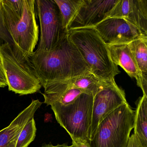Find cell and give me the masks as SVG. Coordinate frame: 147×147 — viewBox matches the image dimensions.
<instances>
[{
    "label": "cell",
    "instance_id": "obj_6",
    "mask_svg": "<svg viewBox=\"0 0 147 147\" xmlns=\"http://www.w3.org/2000/svg\"><path fill=\"white\" fill-rule=\"evenodd\" d=\"M93 99L92 94L84 92L70 105H51L57 121L67 131L71 139L89 141Z\"/></svg>",
    "mask_w": 147,
    "mask_h": 147
},
{
    "label": "cell",
    "instance_id": "obj_8",
    "mask_svg": "<svg viewBox=\"0 0 147 147\" xmlns=\"http://www.w3.org/2000/svg\"><path fill=\"white\" fill-rule=\"evenodd\" d=\"M127 103L124 90L119 87L112 79L94 97L92 122L88 140H92L100 123L117 108Z\"/></svg>",
    "mask_w": 147,
    "mask_h": 147
},
{
    "label": "cell",
    "instance_id": "obj_3",
    "mask_svg": "<svg viewBox=\"0 0 147 147\" xmlns=\"http://www.w3.org/2000/svg\"><path fill=\"white\" fill-rule=\"evenodd\" d=\"M68 38L95 76L107 81L120 74L112 61L108 46L94 27L68 31Z\"/></svg>",
    "mask_w": 147,
    "mask_h": 147
},
{
    "label": "cell",
    "instance_id": "obj_25",
    "mask_svg": "<svg viewBox=\"0 0 147 147\" xmlns=\"http://www.w3.org/2000/svg\"><path fill=\"white\" fill-rule=\"evenodd\" d=\"M7 86V84L0 80V88H4Z\"/></svg>",
    "mask_w": 147,
    "mask_h": 147
},
{
    "label": "cell",
    "instance_id": "obj_13",
    "mask_svg": "<svg viewBox=\"0 0 147 147\" xmlns=\"http://www.w3.org/2000/svg\"><path fill=\"white\" fill-rule=\"evenodd\" d=\"M42 103L39 100H32L28 107L13 119L9 126L0 131V147H16L18 138L26 123L34 117Z\"/></svg>",
    "mask_w": 147,
    "mask_h": 147
},
{
    "label": "cell",
    "instance_id": "obj_4",
    "mask_svg": "<svg viewBox=\"0 0 147 147\" xmlns=\"http://www.w3.org/2000/svg\"><path fill=\"white\" fill-rule=\"evenodd\" d=\"M3 67L9 91L20 95L37 92L42 86L29 58L24 57L12 44L0 45Z\"/></svg>",
    "mask_w": 147,
    "mask_h": 147
},
{
    "label": "cell",
    "instance_id": "obj_15",
    "mask_svg": "<svg viewBox=\"0 0 147 147\" xmlns=\"http://www.w3.org/2000/svg\"><path fill=\"white\" fill-rule=\"evenodd\" d=\"M147 90V36H143L128 44Z\"/></svg>",
    "mask_w": 147,
    "mask_h": 147
},
{
    "label": "cell",
    "instance_id": "obj_22",
    "mask_svg": "<svg viewBox=\"0 0 147 147\" xmlns=\"http://www.w3.org/2000/svg\"><path fill=\"white\" fill-rule=\"evenodd\" d=\"M72 145L74 147H90L88 141H84L79 138H73Z\"/></svg>",
    "mask_w": 147,
    "mask_h": 147
},
{
    "label": "cell",
    "instance_id": "obj_2",
    "mask_svg": "<svg viewBox=\"0 0 147 147\" xmlns=\"http://www.w3.org/2000/svg\"><path fill=\"white\" fill-rule=\"evenodd\" d=\"M35 0H0V13L13 47L26 58L38 40Z\"/></svg>",
    "mask_w": 147,
    "mask_h": 147
},
{
    "label": "cell",
    "instance_id": "obj_23",
    "mask_svg": "<svg viewBox=\"0 0 147 147\" xmlns=\"http://www.w3.org/2000/svg\"><path fill=\"white\" fill-rule=\"evenodd\" d=\"M0 80L7 84L6 78L5 71H4L3 60H2V56H1V50H0Z\"/></svg>",
    "mask_w": 147,
    "mask_h": 147
},
{
    "label": "cell",
    "instance_id": "obj_20",
    "mask_svg": "<svg viewBox=\"0 0 147 147\" xmlns=\"http://www.w3.org/2000/svg\"><path fill=\"white\" fill-rule=\"evenodd\" d=\"M0 40L4 41L5 42H4L9 43L10 44H12L11 38L8 35L3 24L1 13H0Z\"/></svg>",
    "mask_w": 147,
    "mask_h": 147
},
{
    "label": "cell",
    "instance_id": "obj_19",
    "mask_svg": "<svg viewBox=\"0 0 147 147\" xmlns=\"http://www.w3.org/2000/svg\"><path fill=\"white\" fill-rule=\"evenodd\" d=\"M36 128L34 117L30 119L21 131L18 138L16 147H27L34 141Z\"/></svg>",
    "mask_w": 147,
    "mask_h": 147
},
{
    "label": "cell",
    "instance_id": "obj_18",
    "mask_svg": "<svg viewBox=\"0 0 147 147\" xmlns=\"http://www.w3.org/2000/svg\"><path fill=\"white\" fill-rule=\"evenodd\" d=\"M58 6L61 16L63 26L68 30L83 4L84 0H54Z\"/></svg>",
    "mask_w": 147,
    "mask_h": 147
},
{
    "label": "cell",
    "instance_id": "obj_10",
    "mask_svg": "<svg viewBox=\"0 0 147 147\" xmlns=\"http://www.w3.org/2000/svg\"><path fill=\"white\" fill-rule=\"evenodd\" d=\"M118 0H84L83 4L68 27V31L94 27L105 19L106 15Z\"/></svg>",
    "mask_w": 147,
    "mask_h": 147
},
{
    "label": "cell",
    "instance_id": "obj_11",
    "mask_svg": "<svg viewBox=\"0 0 147 147\" xmlns=\"http://www.w3.org/2000/svg\"><path fill=\"white\" fill-rule=\"evenodd\" d=\"M112 18L125 20L147 36V0H118L105 19Z\"/></svg>",
    "mask_w": 147,
    "mask_h": 147
},
{
    "label": "cell",
    "instance_id": "obj_7",
    "mask_svg": "<svg viewBox=\"0 0 147 147\" xmlns=\"http://www.w3.org/2000/svg\"><path fill=\"white\" fill-rule=\"evenodd\" d=\"M40 25V39L37 51L54 49L68 34L63 24L59 8L54 0H36Z\"/></svg>",
    "mask_w": 147,
    "mask_h": 147
},
{
    "label": "cell",
    "instance_id": "obj_21",
    "mask_svg": "<svg viewBox=\"0 0 147 147\" xmlns=\"http://www.w3.org/2000/svg\"><path fill=\"white\" fill-rule=\"evenodd\" d=\"M126 147H146L144 146L134 134L130 136Z\"/></svg>",
    "mask_w": 147,
    "mask_h": 147
},
{
    "label": "cell",
    "instance_id": "obj_24",
    "mask_svg": "<svg viewBox=\"0 0 147 147\" xmlns=\"http://www.w3.org/2000/svg\"><path fill=\"white\" fill-rule=\"evenodd\" d=\"M41 147H74L73 145L71 146H68L67 144L64 143L63 144H58L57 145L54 146L52 145L51 144H45L43 145Z\"/></svg>",
    "mask_w": 147,
    "mask_h": 147
},
{
    "label": "cell",
    "instance_id": "obj_16",
    "mask_svg": "<svg viewBox=\"0 0 147 147\" xmlns=\"http://www.w3.org/2000/svg\"><path fill=\"white\" fill-rule=\"evenodd\" d=\"M136 105L133 134L147 147V96L140 97Z\"/></svg>",
    "mask_w": 147,
    "mask_h": 147
},
{
    "label": "cell",
    "instance_id": "obj_1",
    "mask_svg": "<svg viewBox=\"0 0 147 147\" xmlns=\"http://www.w3.org/2000/svg\"><path fill=\"white\" fill-rule=\"evenodd\" d=\"M29 60L42 87L48 83L91 73L68 34L55 49L34 51Z\"/></svg>",
    "mask_w": 147,
    "mask_h": 147
},
{
    "label": "cell",
    "instance_id": "obj_12",
    "mask_svg": "<svg viewBox=\"0 0 147 147\" xmlns=\"http://www.w3.org/2000/svg\"><path fill=\"white\" fill-rule=\"evenodd\" d=\"M100 80L92 73L46 84L44 92L61 93L70 88H76L92 94L93 97L101 88L111 82Z\"/></svg>",
    "mask_w": 147,
    "mask_h": 147
},
{
    "label": "cell",
    "instance_id": "obj_9",
    "mask_svg": "<svg viewBox=\"0 0 147 147\" xmlns=\"http://www.w3.org/2000/svg\"><path fill=\"white\" fill-rule=\"evenodd\" d=\"M94 28L107 46L129 44L144 36L136 27L120 18L105 19Z\"/></svg>",
    "mask_w": 147,
    "mask_h": 147
},
{
    "label": "cell",
    "instance_id": "obj_14",
    "mask_svg": "<svg viewBox=\"0 0 147 147\" xmlns=\"http://www.w3.org/2000/svg\"><path fill=\"white\" fill-rule=\"evenodd\" d=\"M108 48L113 62L120 66L131 78H135L143 95L147 96V90L144 86L141 73L128 44L109 45Z\"/></svg>",
    "mask_w": 147,
    "mask_h": 147
},
{
    "label": "cell",
    "instance_id": "obj_5",
    "mask_svg": "<svg viewBox=\"0 0 147 147\" xmlns=\"http://www.w3.org/2000/svg\"><path fill=\"white\" fill-rule=\"evenodd\" d=\"M135 111L128 102L110 113L99 124L90 147H126L134 127Z\"/></svg>",
    "mask_w": 147,
    "mask_h": 147
},
{
    "label": "cell",
    "instance_id": "obj_17",
    "mask_svg": "<svg viewBox=\"0 0 147 147\" xmlns=\"http://www.w3.org/2000/svg\"><path fill=\"white\" fill-rule=\"evenodd\" d=\"M87 92L79 88H73L61 93L44 92L42 94L44 103L47 105H58L67 106L74 103L82 93Z\"/></svg>",
    "mask_w": 147,
    "mask_h": 147
}]
</instances>
